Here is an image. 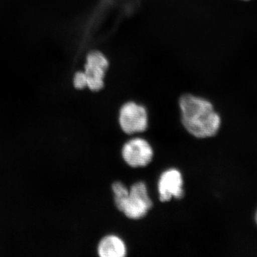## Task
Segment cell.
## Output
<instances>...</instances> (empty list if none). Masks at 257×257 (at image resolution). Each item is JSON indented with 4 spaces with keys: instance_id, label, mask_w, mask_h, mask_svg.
Here are the masks:
<instances>
[{
    "instance_id": "obj_1",
    "label": "cell",
    "mask_w": 257,
    "mask_h": 257,
    "mask_svg": "<svg viewBox=\"0 0 257 257\" xmlns=\"http://www.w3.org/2000/svg\"><path fill=\"white\" fill-rule=\"evenodd\" d=\"M182 124L192 136L207 138L215 136L221 126V117L211 101L186 94L179 101Z\"/></svg>"
},
{
    "instance_id": "obj_3",
    "label": "cell",
    "mask_w": 257,
    "mask_h": 257,
    "mask_svg": "<svg viewBox=\"0 0 257 257\" xmlns=\"http://www.w3.org/2000/svg\"><path fill=\"white\" fill-rule=\"evenodd\" d=\"M120 126L127 135L143 133L148 126V113L145 106L134 101H128L119 111Z\"/></svg>"
},
{
    "instance_id": "obj_7",
    "label": "cell",
    "mask_w": 257,
    "mask_h": 257,
    "mask_svg": "<svg viewBox=\"0 0 257 257\" xmlns=\"http://www.w3.org/2000/svg\"><path fill=\"white\" fill-rule=\"evenodd\" d=\"M101 257H124L126 255V245L122 239L115 235H108L101 240L98 246Z\"/></svg>"
},
{
    "instance_id": "obj_5",
    "label": "cell",
    "mask_w": 257,
    "mask_h": 257,
    "mask_svg": "<svg viewBox=\"0 0 257 257\" xmlns=\"http://www.w3.org/2000/svg\"><path fill=\"white\" fill-rule=\"evenodd\" d=\"M121 155L128 165L138 168L145 167L152 162L154 152L147 140L135 138L124 144Z\"/></svg>"
},
{
    "instance_id": "obj_10",
    "label": "cell",
    "mask_w": 257,
    "mask_h": 257,
    "mask_svg": "<svg viewBox=\"0 0 257 257\" xmlns=\"http://www.w3.org/2000/svg\"><path fill=\"white\" fill-rule=\"evenodd\" d=\"M255 221H256V223L257 224V210L256 211V214H255Z\"/></svg>"
},
{
    "instance_id": "obj_8",
    "label": "cell",
    "mask_w": 257,
    "mask_h": 257,
    "mask_svg": "<svg viewBox=\"0 0 257 257\" xmlns=\"http://www.w3.org/2000/svg\"><path fill=\"white\" fill-rule=\"evenodd\" d=\"M112 191L114 194V202L116 207L119 209L126 198L128 195L130 190L122 182H116L112 184Z\"/></svg>"
},
{
    "instance_id": "obj_11",
    "label": "cell",
    "mask_w": 257,
    "mask_h": 257,
    "mask_svg": "<svg viewBox=\"0 0 257 257\" xmlns=\"http://www.w3.org/2000/svg\"><path fill=\"white\" fill-rule=\"evenodd\" d=\"M241 1H243V2H248V1H251V0H241Z\"/></svg>"
},
{
    "instance_id": "obj_9",
    "label": "cell",
    "mask_w": 257,
    "mask_h": 257,
    "mask_svg": "<svg viewBox=\"0 0 257 257\" xmlns=\"http://www.w3.org/2000/svg\"><path fill=\"white\" fill-rule=\"evenodd\" d=\"M74 86L78 89L87 87V79L83 71H79L74 74Z\"/></svg>"
},
{
    "instance_id": "obj_2",
    "label": "cell",
    "mask_w": 257,
    "mask_h": 257,
    "mask_svg": "<svg viewBox=\"0 0 257 257\" xmlns=\"http://www.w3.org/2000/svg\"><path fill=\"white\" fill-rule=\"evenodd\" d=\"M152 206L146 184L139 182L132 186L127 197L120 206L119 210L130 219H140L147 215Z\"/></svg>"
},
{
    "instance_id": "obj_6",
    "label": "cell",
    "mask_w": 257,
    "mask_h": 257,
    "mask_svg": "<svg viewBox=\"0 0 257 257\" xmlns=\"http://www.w3.org/2000/svg\"><path fill=\"white\" fill-rule=\"evenodd\" d=\"M183 177L178 170L170 169L161 175L158 192L162 202H168L172 198L181 199L184 196Z\"/></svg>"
},
{
    "instance_id": "obj_4",
    "label": "cell",
    "mask_w": 257,
    "mask_h": 257,
    "mask_svg": "<svg viewBox=\"0 0 257 257\" xmlns=\"http://www.w3.org/2000/svg\"><path fill=\"white\" fill-rule=\"evenodd\" d=\"M109 68V60L99 51L88 54L84 66V74L87 79V87L93 92L101 90L104 85L106 72Z\"/></svg>"
}]
</instances>
